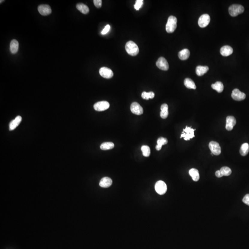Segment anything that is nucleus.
<instances>
[{
    "instance_id": "7ed1b4c3",
    "label": "nucleus",
    "mask_w": 249,
    "mask_h": 249,
    "mask_svg": "<svg viewBox=\"0 0 249 249\" xmlns=\"http://www.w3.org/2000/svg\"><path fill=\"white\" fill-rule=\"evenodd\" d=\"M229 13L232 17H236L244 12L245 8L242 5L233 4L229 7Z\"/></svg>"
},
{
    "instance_id": "9d476101",
    "label": "nucleus",
    "mask_w": 249,
    "mask_h": 249,
    "mask_svg": "<svg viewBox=\"0 0 249 249\" xmlns=\"http://www.w3.org/2000/svg\"><path fill=\"white\" fill-rule=\"evenodd\" d=\"M99 73L102 77L107 79L112 78L114 76V73L112 70L106 67H101L100 68L99 70Z\"/></svg>"
},
{
    "instance_id": "393cba45",
    "label": "nucleus",
    "mask_w": 249,
    "mask_h": 249,
    "mask_svg": "<svg viewBox=\"0 0 249 249\" xmlns=\"http://www.w3.org/2000/svg\"><path fill=\"white\" fill-rule=\"evenodd\" d=\"M167 142H168V141H167V138H164L163 137L159 138L157 141V145L156 147V150H161L162 148V145L167 144Z\"/></svg>"
},
{
    "instance_id": "aec40b11",
    "label": "nucleus",
    "mask_w": 249,
    "mask_h": 249,
    "mask_svg": "<svg viewBox=\"0 0 249 249\" xmlns=\"http://www.w3.org/2000/svg\"><path fill=\"white\" fill-rule=\"evenodd\" d=\"M168 105L166 103L162 104L161 107V113H160V116L162 118L165 119L167 118L168 115Z\"/></svg>"
},
{
    "instance_id": "a878e982",
    "label": "nucleus",
    "mask_w": 249,
    "mask_h": 249,
    "mask_svg": "<svg viewBox=\"0 0 249 249\" xmlns=\"http://www.w3.org/2000/svg\"><path fill=\"white\" fill-rule=\"evenodd\" d=\"M184 84L186 88L190 89H196V85L195 84L194 81L189 78H186L184 80Z\"/></svg>"
},
{
    "instance_id": "f704fd0d",
    "label": "nucleus",
    "mask_w": 249,
    "mask_h": 249,
    "mask_svg": "<svg viewBox=\"0 0 249 249\" xmlns=\"http://www.w3.org/2000/svg\"><path fill=\"white\" fill-rule=\"evenodd\" d=\"M110 25H107L105 26V28L103 29V30L102 31V35H105V34H107L109 31L110 30Z\"/></svg>"
},
{
    "instance_id": "7c9ffc66",
    "label": "nucleus",
    "mask_w": 249,
    "mask_h": 249,
    "mask_svg": "<svg viewBox=\"0 0 249 249\" xmlns=\"http://www.w3.org/2000/svg\"><path fill=\"white\" fill-rule=\"evenodd\" d=\"M221 172L222 173L223 176H229L232 173V170L229 167H223L221 168Z\"/></svg>"
},
{
    "instance_id": "dca6fc26",
    "label": "nucleus",
    "mask_w": 249,
    "mask_h": 249,
    "mask_svg": "<svg viewBox=\"0 0 249 249\" xmlns=\"http://www.w3.org/2000/svg\"><path fill=\"white\" fill-rule=\"evenodd\" d=\"M220 53L223 56H228L233 53V49L230 46H224L221 49Z\"/></svg>"
},
{
    "instance_id": "f03ea898",
    "label": "nucleus",
    "mask_w": 249,
    "mask_h": 249,
    "mask_svg": "<svg viewBox=\"0 0 249 249\" xmlns=\"http://www.w3.org/2000/svg\"><path fill=\"white\" fill-rule=\"evenodd\" d=\"M177 19L175 16H169L166 25L167 32L169 33L174 32L177 27Z\"/></svg>"
},
{
    "instance_id": "9b49d317",
    "label": "nucleus",
    "mask_w": 249,
    "mask_h": 249,
    "mask_svg": "<svg viewBox=\"0 0 249 249\" xmlns=\"http://www.w3.org/2000/svg\"><path fill=\"white\" fill-rule=\"evenodd\" d=\"M232 97L235 101H241L245 99L246 95L244 93L241 92L238 89H235L232 93Z\"/></svg>"
},
{
    "instance_id": "a211bd4d",
    "label": "nucleus",
    "mask_w": 249,
    "mask_h": 249,
    "mask_svg": "<svg viewBox=\"0 0 249 249\" xmlns=\"http://www.w3.org/2000/svg\"><path fill=\"white\" fill-rule=\"evenodd\" d=\"M19 46V44L18 41L15 39L12 40L10 44V51L12 54H15L17 53L18 51Z\"/></svg>"
},
{
    "instance_id": "b1692460",
    "label": "nucleus",
    "mask_w": 249,
    "mask_h": 249,
    "mask_svg": "<svg viewBox=\"0 0 249 249\" xmlns=\"http://www.w3.org/2000/svg\"><path fill=\"white\" fill-rule=\"evenodd\" d=\"M211 87L213 89L216 90L218 93H221L224 90V85L220 81H217L215 84H212Z\"/></svg>"
},
{
    "instance_id": "c85d7f7f",
    "label": "nucleus",
    "mask_w": 249,
    "mask_h": 249,
    "mask_svg": "<svg viewBox=\"0 0 249 249\" xmlns=\"http://www.w3.org/2000/svg\"><path fill=\"white\" fill-rule=\"evenodd\" d=\"M141 96L143 99H145V100H149V99H152L155 97V93L152 91L149 92H146L144 91L142 93Z\"/></svg>"
},
{
    "instance_id": "e433bc0d",
    "label": "nucleus",
    "mask_w": 249,
    "mask_h": 249,
    "mask_svg": "<svg viewBox=\"0 0 249 249\" xmlns=\"http://www.w3.org/2000/svg\"><path fill=\"white\" fill-rule=\"evenodd\" d=\"M2 1H1V2H2Z\"/></svg>"
},
{
    "instance_id": "c756f323",
    "label": "nucleus",
    "mask_w": 249,
    "mask_h": 249,
    "mask_svg": "<svg viewBox=\"0 0 249 249\" xmlns=\"http://www.w3.org/2000/svg\"><path fill=\"white\" fill-rule=\"evenodd\" d=\"M141 150L143 152V155L145 157H148L150 156V147L147 145H143L141 147Z\"/></svg>"
},
{
    "instance_id": "f8f14e48",
    "label": "nucleus",
    "mask_w": 249,
    "mask_h": 249,
    "mask_svg": "<svg viewBox=\"0 0 249 249\" xmlns=\"http://www.w3.org/2000/svg\"><path fill=\"white\" fill-rule=\"evenodd\" d=\"M130 108L132 113L136 115H141L143 114V108L138 102H132Z\"/></svg>"
},
{
    "instance_id": "cd10ccee",
    "label": "nucleus",
    "mask_w": 249,
    "mask_h": 249,
    "mask_svg": "<svg viewBox=\"0 0 249 249\" xmlns=\"http://www.w3.org/2000/svg\"><path fill=\"white\" fill-rule=\"evenodd\" d=\"M114 147V144L112 142H104L100 145V149L103 150H109L113 149Z\"/></svg>"
},
{
    "instance_id": "2eb2a0df",
    "label": "nucleus",
    "mask_w": 249,
    "mask_h": 249,
    "mask_svg": "<svg viewBox=\"0 0 249 249\" xmlns=\"http://www.w3.org/2000/svg\"><path fill=\"white\" fill-rule=\"evenodd\" d=\"M21 120H22V117L20 116H17L15 118V119L12 120L10 122L9 126V130L13 131V130H14L17 126L19 125V124L21 122Z\"/></svg>"
},
{
    "instance_id": "5701e85b",
    "label": "nucleus",
    "mask_w": 249,
    "mask_h": 249,
    "mask_svg": "<svg viewBox=\"0 0 249 249\" xmlns=\"http://www.w3.org/2000/svg\"><path fill=\"white\" fill-rule=\"evenodd\" d=\"M189 174L191 176L193 181H197L200 179L199 172L196 168H191L189 170Z\"/></svg>"
},
{
    "instance_id": "473e14b6",
    "label": "nucleus",
    "mask_w": 249,
    "mask_h": 249,
    "mask_svg": "<svg viewBox=\"0 0 249 249\" xmlns=\"http://www.w3.org/2000/svg\"><path fill=\"white\" fill-rule=\"evenodd\" d=\"M94 5L97 8H100L102 6V0H94L93 1Z\"/></svg>"
},
{
    "instance_id": "f257e3e1",
    "label": "nucleus",
    "mask_w": 249,
    "mask_h": 249,
    "mask_svg": "<svg viewBox=\"0 0 249 249\" xmlns=\"http://www.w3.org/2000/svg\"><path fill=\"white\" fill-rule=\"evenodd\" d=\"M126 50L128 54L132 56H136L139 53V48L135 43L132 41H128L125 46Z\"/></svg>"
},
{
    "instance_id": "39448f33",
    "label": "nucleus",
    "mask_w": 249,
    "mask_h": 249,
    "mask_svg": "<svg viewBox=\"0 0 249 249\" xmlns=\"http://www.w3.org/2000/svg\"><path fill=\"white\" fill-rule=\"evenodd\" d=\"M155 190L159 195H163L167 191V186L164 181L159 180L157 181L155 186Z\"/></svg>"
},
{
    "instance_id": "72a5a7b5",
    "label": "nucleus",
    "mask_w": 249,
    "mask_h": 249,
    "mask_svg": "<svg viewBox=\"0 0 249 249\" xmlns=\"http://www.w3.org/2000/svg\"><path fill=\"white\" fill-rule=\"evenodd\" d=\"M243 202L249 206V194H246L243 198Z\"/></svg>"
},
{
    "instance_id": "ddd939ff",
    "label": "nucleus",
    "mask_w": 249,
    "mask_h": 249,
    "mask_svg": "<svg viewBox=\"0 0 249 249\" xmlns=\"http://www.w3.org/2000/svg\"><path fill=\"white\" fill-rule=\"evenodd\" d=\"M39 13L43 16H47L52 12L51 7L48 5H40L38 7Z\"/></svg>"
},
{
    "instance_id": "6e6552de",
    "label": "nucleus",
    "mask_w": 249,
    "mask_h": 249,
    "mask_svg": "<svg viewBox=\"0 0 249 249\" xmlns=\"http://www.w3.org/2000/svg\"><path fill=\"white\" fill-rule=\"evenodd\" d=\"M156 66L163 71H167L169 69V65L167 61L163 57H161L158 59L156 62Z\"/></svg>"
},
{
    "instance_id": "6ab92c4d",
    "label": "nucleus",
    "mask_w": 249,
    "mask_h": 249,
    "mask_svg": "<svg viewBox=\"0 0 249 249\" xmlns=\"http://www.w3.org/2000/svg\"><path fill=\"white\" fill-rule=\"evenodd\" d=\"M190 55V52L188 49H182L178 53V56L179 59L182 61L186 60L188 59Z\"/></svg>"
},
{
    "instance_id": "2f4dec72",
    "label": "nucleus",
    "mask_w": 249,
    "mask_h": 249,
    "mask_svg": "<svg viewBox=\"0 0 249 249\" xmlns=\"http://www.w3.org/2000/svg\"><path fill=\"white\" fill-rule=\"evenodd\" d=\"M143 0H137L136 4L134 5V8L136 10H139L142 7V5H143Z\"/></svg>"
},
{
    "instance_id": "1a4fd4ad",
    "label": "nucleus",
    "mask_w": 249,
    "mask_h": 249,
    "mask_svg": "<svg viewBox=\"0 0 249 249\" xmlns=\"http://www.w3.org/2000/svg\"><path fill=\"white\" fill-rule=\"evenodd\" d=\"M110 104L107 101H100L96 102L94 105L95 110L97 111H103L108 109Z\"/></svg>"
},
{
    "instance_id": "412c9836",
    "label": "nucleus",
    "mask_w": 249,
    "mask_h": 249,
    "mask_svg": "<svg viewBox=\"0 0 249 249\" xmlns=\"http://www.w3.org/2000/svg\"><path fill=\"white\" fill-rule=\"evenodd\" d=\"M209 70L208 67L198 66L196 69V73L198 76H203Z\"/></svg>"
},
{
    "instance_id": "423d86ee",
    "label": "nucleus",
    "mask_w": 249,
    "mask_h": 249,
    "mask_svg": "<svg viewBox=\"0 0 249 249\" xmlns=\"http://www.w3.org/2000/svg\"><path fill=\"white\" fill-rule=\"evenodd\" d=\"M209 149L211 153L215 156H218L221 153V148L219 144L215 141H211L209 143Z\"/></svg>"
},
{
    "instance_id": "c9c22d12",
    "label": "nucleus",
    "mask_w": 249,
    "mask_h": 249,
    "mask_svg": "<svg viewBox=\"0 0 249 249\" xmlns=\"http://www.w3.org/2000/svg\"><path fill=\"white\" fill-rule=\"evenodd\" d=\"M215 176L217 177V178H221V177H223V175H222V173H221V172L220 170H217V171H216V172H215Z\"/></svg>"
},
{
    "instance_id": "4468645a",
    "label": "nucleus",
    "mask_w": 249,
    "mask_h": 249,
    "mask_svg": "<svg viewBox=\"0 0 249 249\" xmlns=\"http://www.w3.org/2000/svg\"><path fill=\"white\" fill-rule=\"evenodd\" d=\"M236 124V120L235 117L233 116H228L227 117L226 128L227 131H232Z\"/></svg>"
},
{
    "instance_id": "0eeeda50",
    "label": "nucleus",
    "mask_w": 249,
    "mask_h": 249,
    "mask_svg": "<svg viewBox=\"0 0 249 249\" xmlns=\"http://www.w3.org/2000/svg\"><path fill=\"white\" fill-rule=\"evenodd\" d=\"M210 21V17L209 14H203L198 19V25L201 28H204L209 24Z\"/></svg>"
},
{
    "instance_id": "20e7f679",
    "label": "nucleus",
    "mask_w": 249,
    "mask_h": 249,
    "mask_svg": "<svg viewBox=\"0 0 249 249\" xmlns=\"http://www.w3.org/2000/svg\"><path fill=\"white\" fill-rule=\"evenodd\" d=\"M196 129H192L191 127H188L186 126L185 129H183V131L182 132V134L180 136V138H184L185 140H190L191 138L195 137L194 135V131Z\"/></svg>"
},
{
    "instance_id": "f3484780",
    "label": "nucleus",
    "mask_w": 249,
    "mask_h": 249,
    "mask_svg": "<svg viewBox=\"0 0 249 249\" xmlns=\"http://www.w3.org/2000/svg\"><path fill=\"white\" fill-rule=\"evenodd\" d=\"M112 179L109 177H104L100 180L99 185L103 188H108L112 185Z\"/></svg>"
},
{
    "instance_id": "bb28decb",
    "label": "nucleus",
    "mask_w": 249,
    "mask_h": 249,
    "mask_svg": "<svg viewBox=\"0 0 249 249\" xmlns=\"http://www.w3.org/2000/svg\"><path fill=\"white\" fill-rule=\"evenodd\" d=\"M239 152L242 156L247 155L249 152V144L247 143L243 144L240 147Z\"/></svg>"
},
{
    "instance_id": "4be33fe9",
    "label": "nucleus",
    "mask_w": 249,
    "mask_h": 249,
    "mask_svg": "<svg viewBox=\"0 0 249 249\" xmlns=\"http://www.w3.org/2000/svg\"><path fill=\"white\" fill-rule=\"evenodd\" d=\"M77 9L79 10L80 12L83 14H86L89 12V8L85 4L82 3H79L76 5Z\"/></svg>"
}]
</instances>
